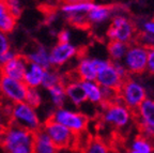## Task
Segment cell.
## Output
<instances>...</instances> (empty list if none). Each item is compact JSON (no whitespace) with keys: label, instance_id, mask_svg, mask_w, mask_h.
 Masks as SVG:
<instances>
[{"label":"cell","instance_id":"9a60e30c","mask_svg":"<svg viewBox=\"0 0 154 153\" xmlns=\"http://www.w3.org/2000/svg\"><path fill=\"white\" fill-rule=\"evenodd\" d=\"M76 74L80 80H95L97 75V65L95 57L82 56L76 65Z\"/></svg>","mask_w":154,"mask_h":153},{"label":"cell","instance_id":"836d02e7","mask_svg":"<svg viewBox=\"0 0 154 153\" xmlns=\"http://www.w3.org/2000/svg\"><path fill=\"white\" fill-rule=\"evenodd\" d=\"M58 42L60 43H71L72 41V31L70 29H62L57 36Z\"/></svg>","mask_w":154,"mask_h":153},{"label":"cell","instance_id":"ac0fdd59","mask_svg":"<svg viewBox=\"0 0 154 153\" xmlns=\"http://www.w3.org/2000/svg\"><path fill=\"white\" fill-rule=\"evenodd\" d=\"M112 16H113L112 7L95 3L93 5V8L90 10V12L88 13L87 18H88V23L89 24L101 25L110 20Z\"/></svg>","mask_w":154,"mask_h":153},{"label":"cell","instance_id":"4fadbf2b","mask_svg":"<svg viewBox=\"0 0 154 153\" xmlns=\"http://www.w3.org/2000/svg\"><path fill=\"white\" fill-rule=\"evenodd\" d=\"M95 3L92 0H67L60 7V11L66 18L77 15H88Z\"/></svg>","mask_w":154,"mask_h":153},{"label":"cell","instance_id":"8992f818","mask_svg":"<svg viewBox=\"0 0 154 153\" xmlns=\"http://www.w3.org/2000/svg\"><path fill=\"white\" fill-rule=\"evenodd\" d=\"M51 119L66 126L76 135L84 133L88 126V117L86 115L65 106L56 108L51 113Z\"/></svg>","mask_w":154,"mask_h":153},{"label":"cell","instance_id":"3957f363","mask_svg":"<svg viewBox=\"0 0 154 153\" xmlns=\"http://www.w3.org/2000/svg\"><path fill=\"white\" fill-rule=\"evenodd\" d=\"M105 104V103H104ZM133 118L132 109L122 103L120 98L115 102L105 104L102 119L106 124L116 129H125L131 124Z\"/></svg>","mask_w":154,"mask_h":153},{"label":"cell","instance_id":"8fae6325","mask_svg":"<svg viewBox=\"0 0 154 153\" xmlns=\"http://www.w3.org/2000/svg\"><path fill=\"white\" fill-rule=\"evenodd\" d=\"M138 124L144 137L154 138V98L148 96L136 109Z\"/></svg>","mask_w":154,"mask_h":153},{"label":"cell","instance_id":"ab89813d","mask_svg":"<svg viewBox=\"0 0 154 153\" xmlns=\"http://www.w3.org/2000/svg\"><path fill=\"white\" fill-rule=\"evenodd\" d=\"M126 153H137V152H135V151H132V150H130L128 152H126Z\"/></svg>","mask_w":154,"mask_h":153},{"label":"cell","instance_id":"ba28073f","mask_svg":"<svg viewBox=\"0 0 154 153\" xmlns=\"http://www.w3.org/2000/svg\"><path fill=\"white\" fill-rule=\"evenodd\" d=\"M43 130L58 149H67L77 145V136L66 126L49 119L44 123Z\"/></svg>","mask_w":154,"mask_h":153},{"label":"cell","instance_id":"1f68e13d","mask_svg":"<svg viewBox=\"0 0 154 153\" xmlns=\"http://www.w3.org/2000/svg\"><path fill=\"white\" fill-rule=\"evenodd\" d=\"M17 55V53L15 52V50H13L12 48L11 49H9L8 52H5V54H2V55L0 56V67H3V65H5L7 63H9L11 60L14 59Z\"/></svg>","mask_w":154,"mask_h":153},{"label":"cell","instance_id":"8d00e7d4","mask_svg":"<svg viewBox=\"0 0 154 153\" xmlns=\"http://www.w3.org/2000/svg\"><path fill=\"white\" fill-rule=\"evenodd\" d=\"M112 63H113V67H115L116 71H117V73H118L123 79L126 78L128 72V70H126V67H125V65L123 64L122 61H113Z\"/></svg>","mask_w":154,"mask_h":153},{"label":"cell","instance_id":"5b68a950","mask_svg":"<svg viewBox=\"0 0 154 153\" xmlns=\"http://www.w3.org/2000/svg\"><path fill=\"white\" fill-rule=\"evenodd\" d=\"M136 28L132 20L124 13H115L106 33L109 41H120L128 44L134 40Z\"/></svg>","mask_w":154,"mask_h":153},{"label":"cell","instance_id":"484cf974","mask_svg":"<svg viewBox=\"0 0 154 153\" xmlns=\"http://www.w3.org/2000/svg\"><path fill=\"white\" fill-rule=\"evenodd\" d=\"M60 84H63V77L61 76V74L58 72L57 70L51 69V67L45 70V74H44L41 87L48 90V89H51Z\"/></svg>","mask_w":154,"mask_h":153},{"label":"cell","instance_id":"cb8c5ba5","mask_svg":"<svg viewBox=\"0 0 154 153\" xmlns=\"http://www.w3.org/2000/svg\"><path fill=\"white\" fill-rule=\"evenodd\" d=\"M47 93H48L49 101H51V103L53 104L54 107L55 108L64 107L65 103H66V101H67L64 85L60 84V85H57V86L53 87V88H51V89H48Z\"/></svg>","mask_w":154,"mask_h":153},{"label":"cell","instance_id":"f546056e","mask_svg":"<svg viewBox=\"0 0 154 153\" xmlns=\"http://www.w3.org/2000/svg\"><path fill=\"white\" fill-rule=\"evenodd\" d=\"M11 49V41L9 39L8 33L0 31V56Z\"/></svg>","mask_w":154,"mask_h":153},{"label":"cell","instance_id":"603a6c76","mask_svg":"<svg viewBox=\"0 0 154 153\" xmlns=\"http://www.w3.org/2000/svg\"><path fill=\"white\" fill-rule=\"evenodd\" d=\"M128 44L120 41H109L107 45V54L110 61H122L125 54L128 52Z\"/></svg>","mask_w":154,"mask_h":153},{"label":"cell","instance_id":"e575fe53","mask_svg":"<svg viewBox=\"0 0 154 153\" xmlns=\"http://www.w3.org/2000/svg\"><path fill=\"white\" fill-rule=\"evenodd\" d=\"M140 40V44L143 46H146L147 48H151L154 47V36H151V34H148V33H143L140 36L139 38Z\"/></svg>","mask_w":154,"mask_h":153},{"label":"cell","instance_id":"d590c367","mask_svg":"<svg viewBox=\"0 0 154 153\" xmlns=\"http://www.w3.org/2000/svg\"><path fill=\"white\" fill-rule=\"evenodd\" d=\"M147 71L150 74L154 75V47H151L148 49Z\"/></svg>","mask_w":154,"mask_h":153},{"label":"cell","instance_id":"6da1fadb","mask_svg":"<svg viewBox=\"0 0 154 153\" xmlns=\"http://www.w3.org/2000/svg\"><path fill=\"white\" fill-rule=\"evenodd\" d=\"M34 133L9 123L0 145L5 153H33Z\"/></svg>","mask_w":154,"mask_h":153},{"label":"cell","instance_id":"7402d4cb","mask_svg":"<svg viewBox=\"0 0 154 153\" xmlns=\"http://www.w3.org/2000/svg\"><path fill=\"white\" fill-rule=\"evenodd\" d=\"M16 20L9 12L7 1L0 0V31L8 34L11 33L16 27Z\"/></svg>","mask_w":154,"mask_h":153},{"label":"cell","instance_id":"ffe728a7","mask_svg":"<svg viewBox=\"0 0 154 153\" xmlns=\"http://www.w3.org/2000/svg\"><path fill=\"white\" fill-rule=\"evenodd\" d=\"M58 148L43 129L34 133L33 153H57Z\"/></svg>","mask_w":154,"mask_h":153},{"label":"cell","instance_id":"5bb4252c","mask_svg":"<svg viewBox=\"0 0 154 153\" xmlns=\"http://www.w3.org/2000/svg\"><path fill=\"white\" fill-rule=\"evenodd\" d=\"M28 60L26 57L23 56H16L13 60H11L9 63L0 67L1 75L11 77V78L23 80L26 73L27 67H28Z\"/></svg>","mask_w":154,"mask_h":153},{"label":"cell","instance_id":"60d3db41","mask_svg":"<svg viewBox=\"0 0 154 153\" xmlns=\"http://www.w3.org/2000/svg\"><path fill=\"white\" fill-rule=\"evenodd\" d=\"M1 1H7V0H1Z\"/></svg>","mask_w":154,"mask_h":153},{"label":"cell","instance_id":"74e56055","mask_svg":"<svg viewBox=\"0 0 154 153\" xmlns=\"http://www.w3.org/2000/svg\"><path fill=\"white\" fill-rule=\"evenodd\" d=\"M8 123H5V121L3 119L0 118V141H1V138L3 137V134H5V130H7Z\"/></svg>","mask_w":154,"mask_h":153},{"label":"cell","instance_id":"d4e9b609","mask_svg":"<svg viewBox=\"0 0 154 153\" xmlns=\"http://www.w3.org/2000/svg\"><path fill=\"white\" fill-rule=\"evenodd\" d=\"M130 150L137 153H153L154 145L151 139L142 136H136L130 144Z\"/></svg>","mask_w":154,"mask_h":153},{"label":"cell","instance_id":"7a4b0ae2","mask_svg":"<svg viewBox=\"0 0 154 153\" xmlns=\"http://www.w3.org/2000/svg\"><path fill=\"white\" fill-rule=\"evenodd\" d=\"M10 123L24 127L32 133H35L42 127V120L36 108L30 106L26 102L13 104Z\"/></svg>","mask_w":154,"mask_h":153},{"label":"cell","instance_id":"4dcf8cb0","mask_svg":"<svg viewBox=\"0 0 154 153\" xmlns=\"http://www.w3.org/2000/svg\"><path fill=\"white\" fill-rule=\"evenodd\" d=\"M139 28L143 33L151 34L154 36V19H144L139 24Z\"/></svg>","mask_w":154,"mask_h":153},{"label":"cell","instance_id":"d6986e66","mask_svg":"<svg viewBox=\"0 0 154 153\" xmlns=\"http://www.w3.org/2000/svg\"><path fill=\"white\" fill-rule=\"evenodd\" d=\"M44 74H45L44 67L29 62L23 81L28 88H40L42 86Z\"/></svg>","mask_w":154,"mask_h":153},{"label":"cell","instance_id":"f1b7e54d","mask_svg":"<svg viewBox=\"0 0 154 153\" xmlns=\"http://www.w3.org/2000/svg\"><path fill=\"white\" fill-rule=\"evenodd\" d=\"M7 5L9 12L13 17H15L16 19L20 17L23 13V5L20 0H7Z\"/></svg>","mask_w":154,"mask_h":153},{"label":"cell","instance_id":"9c48e42d","mask_svg":"<svg viewBox=\"0 0 154 153\" xmlns=\"http://www.w3.org/2000/svg\"><path fill=\"white\" fill-rule=\"evenodd\" d=\"M148 49L140 43L128 45L122 62L131 74H140L147 70Z\"/></svg>","mask_w":154,"mask_h":153},{"label":"cell","instance_id":"d6a6232c","mask_svg":"<svg viewBox=\"0 0 154 153\" xmlns=\"http://www.w3.org/2000/svg\"><path fill=\"white\" fill-rule=\"evenodd\" d=\"M67 19H69V22L75 27H85L87 24H89L86 15H77V16L70 17V18H67Z\"/></svg>","mask_w":154,"mask_h":153},{"label":"cell","instance_id":"30bf717a","mask_svg":"<svg viewBox=\"0 0 154 153\" xmlns=\"http://www.w3.org/2000/svg\"><path fill=\"white\" fill-rule=\"evenodd\" d=\"M27 91L28 87L23 80H17L5 75L0 76V94L9 103L25 102Z\"/></svg>","mask_w":154,"mask_h":153},{"label":"cell","instance_id":"e0dca14e","mask_svg":"<svg viewBox=\"0 0 154 153\" xmlns=\"http://www.w3.org/2000/svg\"><path fill=\"white\" fill-rule=\"evenodd\" d=\"M26 59L28 60V62L38 64L40 67H44L45 70L53 67L51 62L49 49H47L45 46L41 45V44H38V45L34 46L26 55Z\"/></svg>","mask_w":154,"mask_h":153},{"label":"cell","instance_id":"2e32d148","mask_svg":"<svg viewBox=\"0 0 154 153\" xmlns=\"http://www.w3.org/2000/svg\"><path fill=\"white\" fill-rule=\"evenodd\" d=\"M63 85L65 88L67 101H70V103H72V105L79 107L86 103L87 98L84 92V89H82L80 79H71Z\"/></svg>","mask_w":154,"mask_h":153},{"label":"cell","instance_id":"f35d334b","mask_svg":"<svg viewBox=\"0 0 154 153\" xmlns=\"http://www.w3.org/2000/svg\"><path fill=\"white\" fill-rule=\"evenodd\" d=\"M2 106H3V104H2V102H1V100H0V118L2 119Z\"/></svg>","mask_w":154,"mask_h":153},{"label":"cell","instance_id":"7c38bea8","mask_svg":"<svg viewBox=\"0 0 154 153\" xmlns=\"http://www.w3.org/2000/svg\"><path fill=\"white\" fill-rule=\"evenodd\" d=\"M51 67H60L66 64L78 55V48L73 43H60L58 42L56 45L49 49Z\"/></svg>","mask_w":154,"mask_h":153},{"label":"cell","instance_id":"44dd1931","mask_svg":"<svg viewBox=\"0 0 154 153\" xmlns=\"http://www.w3.org/2000/svg\"><path fill=\"white\" fill-rule=\"evenodd\" d=\"M82 86L86 94L87 102L93 105L103 103V88L95 80H82Z\"/></svg>","mask_w":154,"mask_h":153},{"label":"cell","instance_id":"277c9868","mask_svg":"<svg viewBox=\"0 0 154 153\" xmlns=\"http://www.w3.org/2000/svg\"><path fill=\"white\" fill-rule=\"evenodd\" d=\"M118 95L122 103L130 109L136 110L148 98V91L139 79L128 78L123 81L122 86L118 90Z\"/></svg>","mask_w":154,"mask_h":153},{"label":"cell","instance_id":"4316f807","mask_svg":"<svg viewBox=\"0 0 154 153\" xmlns=\"http://www.w3.org/2000/svg\"><path fill=\"white\" fill-rule=\"evenodd\" d=\"M84 153H110L108 146L100 139H92L86 145Z\"/></svg>","mask_w":154,"mask_h":153},{"label":"cell","instance_id":"52a82bcc","mask_svg":"<svg viewBox=\"0 0 154 153\" xmlns=\"http://www.w3.org/2000/svg\"><path fill=\"white\" fill-rule=\"evenodd\" d=\"M97 75L95 81L102 88H109L118 91L124 79L117 73L112 61L102 57H95Z\"/></svg>","mask_w":154,"mask_h":153},{"label":"cell","instance_id":"83f0119b","mask_svg":"<svg viewBox=\"0 0 154 153\" xmlns=\"http://www.w3.org/2000/svg\"><path fill=\"white\" fill-rule=\"evenodd\" d=\"M25 102L34 108L40 107V106L42 105V102H43V95H42L40 89L38 88H28Z\"/></svg>","mask_w":154,"mask_h":153}]
</instances>
